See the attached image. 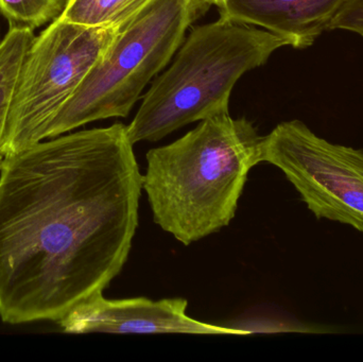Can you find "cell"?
Masks as SVG:
<instances>
[{"instance_id":"cell-12","label":"cell","mask_w":363,"mask_h":362,"mask_svg":"<svg viewBox=\"0 0 363 362\" xmlns=\"http://www.w3.org/2000/svg\"><path fill=\"white\" fill-rule=\"evenodd\" d=\"M330 30H345L363 38V0H347L333 19Z\"/></svg>"},{"instance_id":"cell-10","label":"cell","mask_w":363,"mask_h":362,"mask_svg":"<svg viewBox=\"0 0 363 362\" xmlns=\"http://www.w3.org/2000/svg\"><path fill=\"white\" fill-rule=\"evenodd\" d=\"M153 0H65L60 17L85 27L118 28Z\"/></svg>"},{"instance_id":"cell-11","label":"cell","mask_w":363,"mask_h":362,"mask_svg":"<svg viewBox=\"0 0 363 362\" xmlns=\"http://www.w3.org/2000/svg\"><path fill=\"white\" fill-rule=\"evenodd\" d=\"M65 0H0V14L10 28L34 30L55 21Z\"/></svg>"},{"instance_id":"cell-13","label":"cell","mask_w":363,"mask_h":362,"mask_svg":"<svg viewBox=\"0 0 363 362\" xmlns=\"http://www.w3.org/2000/svg\"><path fill=\"white\" fill-rule=\"evenodd\" d=\"M213 4H216V6H219L220 4H222V1H223V0H213Z\"/></svg>"},{"instance_id":"cell-1","label":"cell","mask_w":363,"mask_h":362,"mask_svg":"<svg viewBox=\"0 0 363 362\" xmlns=\"http://www.w3.org/2000/svg\"><path fill=\"white\" fill-rule=\"evenodd\" d=\"M127 125L83 130L0 166V319L55 321L121 273L143 176Z\"/></svg>"},{"instance_id":"cell-8","label":"cell","mask_w":363,"mask_h":362,"mask_svg":"<svg viewBox=\"0 0 363 362\" xmlns=\"http://www.w3.org/2000/svg\"><path fill=\"white\" fill-rule=\"evenodd\" d=\"M347 0H223L220 16L264 28L294 48L315 44Z\"/></svg>"},{"instance_id":"cell-9","label":"cell","mask_w":363,"mask_h":362,"mask_svg":"<svg viewBox=\"0 0 363 362\" xmlns=\"http://www.w3.org/2000/svg\"><path fill=\"white\" fill-rule=\"evenodd\" d=\"M35 35L33 30L9 28L0 40V166L6 159L2 140L19 72Z\"/></svg>"},{"instance_id":"cell-4","label":"cell","mask_w":363,"mask_h":362,"mask_svg":"<svg viewBox=\"0 0 363 362\" xmlns=\"http://www.w3.org/2000/svg\"><path fill=\"white\" fill-rule=\"evenodd\" d=\"M213 0H153L119 28L76 93L50 121L44 140L94 121L127 117L148 83L172 61L186 31Z\"/></svg>"},{"instance_id":"cell-3","label":"cell","mask_w":363,"mask_h":362,"mask_svg":"<svg viewBox=\"0 0 363 362\" xmlns=\"http://www.w3.org/2000/svg\"><path fill=\"white\" fill-rule=\"evenodd\" d=\"M285 46L290 43L272 32L221 16L194 28L143 97L127 125L130 142H159L189 123L228 112L237 81Z\"/></svg>"},{"instance_id":"cell-7","label":"cell","mask_w":363,"mask_h":362,"mask_svg":"<svg viewBox=\"0 0 363 362\" xmlns=\"http://www.w3.org/2000/svg\"><path fill=\"white\" fill-rule=\"evenodd\" d=\"M187 300L147 298L108 300L101 293L74 306L57 323L65 333L159 334L247 336L253 332L219 327L190 318Z\"/></svg>"},{"instance_id":"cell-5","label":"cell","mask_w":363,"mask_h":362,"mask_svg":"<svg viewBox=\"0 0 363 362\" xmlns=\"http://www.w3.org/2000/svg\"><path fill=\"white\" fill-rule=\"evenodd\" d=\"M119 28L85 27L59 16L35 36L9 111L4 157L44 140L49 123L111 46Z\"/></svg>"},{"instance_id":"cell-2","label":"cell","mask_w":363,"mask_h":362,"mask_svg":"<svg viewBox=\"0 0 363 362\" xmlns=\"http://www.w3.org/2000/svg\"><path fill=\"white\" fill-rule=\"evenodd\" d=\"M262 140L253 123L221 113L147 153L143 176L155 223L189 246L228 227Z\"/></svg>"},{"instance_id":"cell-6","label":"cell","mask_w":363,"mask_h":362,"mask_svg":"<svg viewBox=\"0 0 363 362\" xmlns=\"http://www.w3.org/2000/svg\"><path fill=\"white\" fill-rule=\"evenodd\" d=\"M262 162L284 172L315 218L363 234V149L333 144L290 120L264 136Z\"/></svg>"}]
</instances>
